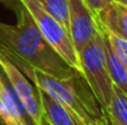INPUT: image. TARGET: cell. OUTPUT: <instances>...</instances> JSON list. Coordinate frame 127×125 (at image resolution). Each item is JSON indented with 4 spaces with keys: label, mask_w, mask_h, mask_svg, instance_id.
Masks as SVG:
<instances>
[{
    "label": "cell",
    "mask_w": 127,
    "mask_h": 125,
    "mask_svg": "<svg viewBox=\"0 0 127 125\" xmlns=\"http://www.w3.org/2000/svg\"><path fill=\"white\" fill-rule=\"evenodd\" d=\"M15 15L17 16L16 25L0 22V54L21 72L35 69L57 79L72 76L75 70L43 38L35 20L22 2Z\"/></svg>",
    "instance_id": "cell-1"
},
{
    "label": "cell",
    "mask_w": 127,
    "mask_h": 125,
    "mask_svg": "<svg viewBox=\"0 0 127 125\" xmlns=\"http://www.w3.org/2000/svg\"><path fill=\"white\" fill-rule=\"evenodd\" d=\"M22 74L57 101L78 125H111L106 110L94 96L83 74L75 71L67 79H57L35 69Z\"/></svg>",
    "instance_id": "cell-2"
},
{
    "label": "cell",
    "mask_w": 127,
    "mask_h": 125,
    "mask_svg": "<svg viewBox=\"0 0 127 125\" xmlns=\"http://www.w3.org/2000/svg\"><path fill=\"white\" fill-rule=\"evenodd\" d=\"M78 56L85 81L99 103L104 109H106L112 96L114 83L109 74L104 31L89 42L78 53Z\"/></svg>",
    "instance_id": "cell-3"
},
{
    "label": "cell",
    "mask_w": 127,
    "mask_h": 125,
    "mask_svg": "<svg viewBox=\"0 0 127 125\" xmlns=\"http://www.w3.org/2000/svg\"><path fill=\"white\" fill-rule=\"evenodd\" d=\"M35 20L40 32L47 43L58 53V55L75 71L82 74L78 52L75 50L69 32L51 15H48L36 0H20Z\"/></svg>",
    "instance_id": "cell-4"
},
{
    "label": "cell",
    "mask_w": 127,
    "mask_h": 125,
    "mask_svg": "<svg viewBox=\"0 0 127 125\" xmlns=\"http://www.w3.org/2000/svg\"><path fill=\"white\" fill-rule=\"evenodd\" d=\"M0 66L6 75L10 85L17 94L22 107L31 118L33 125H41L43 120V109L40 99L38 88L30 81L11 61L0 54Z\"/></svg>",
    "instance_id": "cell-5"
},
{
    "label": "cell",
    "mask_w": 127,
    "mask_h": 125,
    "mask_svg": "<svg viewBox=\"0 0 127 125\" xmlns=\"http://www.w3.org/2000/svg\"><path fill=\"white\" fill-rule=\"evenodd\" d=\"M69 2V35L75 50L79 53L102 28L96 15L84 0H68Z\"/></svg>",
    "instance_id": "cell-6"
},
{
    "label": "cell",
    "mask_w": 127,
    "mask_h": 125,
    "mask_svg": "<svg viewBox=\"0 0 127 125\" xmlns=\"http://www.w3.org/2000/svg\"><path fill=\"white\" fill-rule=\"evenodd\" d=\"M0 123L2 125H33L17 94L0 66Z\"/></svg>",
    "instance_id": "cell-7"
},
{
    "label": "cell",
    "mask_w": 127,
    "mask_h": 125,
    "mask_svg": "<svg viewBox=\"0 0 127 125\" xmlns=\"http://www.w3.org/2000/svg\"><path fill=\"white\" fill-rule=\"evenodd\" d=\"M96 17L102 30L127 41V6L114 0Z\"/></svg>",
    "instance_id": "cell-8"
},
{
    "label": "cell",
    "mask_w": 127,
    "mask_h": 125,
    "mask_svg": "<svg viewBox=\"0 0 127 125\" xmlns=\"http://www.w3.org/2000/svg\"><path fill=\"white\" fill-rule=\"evenodd\" d=\"M38 88V87H37ZM40 99L43 109V118L51 125H78L70 114L51 96L38 88Z\"/></svg>",
    "instance_id": "cell-9"
},
{
    "label": "cell",
    "mask_w": 127,
    "mask_h": 125,
    "mask_svg": "<svg viewBox=\"0 0 127 125\" xmlns=\"http://www.w3.org/2000/svg\"><path fill=\"white\" fill-rule=\"evenodd\" d=\"M105 45H106V58H107V66L111 81L127 96V69L122 64V61L117 58V55L114 53L106 38H105Z\"/></svg>",
    "instance_id": "cell-10"
},
{
    "label": "cell",
    "mask_w": 127,
    "mask_h": 125,
    "mask_svg": "<svg viewBox=\"0 0 127 125\" xmlns=\"http://www.w3.org/2000/svg\"><path fill=\"white\" fill-rule=\"evenodd\" d=\"M105 110L110 122L117 125H127V96L115 85L110 103Z\"/></svg>",
    "instance_id": "cell-11"
},
{
    "label": "cell",
    "mask_w": 127,
    "mask_h": 125,
    "mask_svg": "<svg viewBox=\"0 0 127 125\" xmlns=\"http://www.w3.org/2000/svg\"><path fill=\"white\" fill-rule=\"evenodd\" d=\"M43 10L57 20L67 31L69 27V2L68 0H36ZM69 32V31H68Z\"/></svg>",
    "instance_id": "cell-12"
},
{
    "label": "cell",
    "mask_w": 127,
    "mask_h": 125,
    "mask_svg": "<svg viewBox=\"0 0 127 125\" xmlns=\"http://www.w3.org/2000/svg\"><path fill=\"white\" fill-rule=\"evenodd\" d=\"M104 31V35H105V38L107 43L110 44L111 49L114 50V53L117 55V58L122 61V64L125 65V68L127 69V41L125 39H121L109 32H106L105 30Z\"/></svg>",
    "instance_id": "cell-13"
},
{
    "label": "cell",
    "mask_w": 127,
    "mask_h": 125,
    "mask_svg": "<svg viewBox=\"0 0 127 125\" xmlns=\"http://www.w3.org/2000/svg\"><path fill=\"white\" fill-rule=\"evenodd\" d=\"M86 5L91 9V11L97 15L99 12H101L109 4H111L114 0H84Z\"/></svg>",
    "instance_id": "cell-14"
},
{
    "label": "cell",
    "mask_w": 127,
    "mask_h": 125,
    "mask_svg": "<svg viewBox=\"0 0 127 125\" xmlns=\"http://www.w3.org/2000/svg\"><path fill=\"white\" fill-rule=\"evenodd\" d=\"M1 4H4L7 9L12 10L14 12H16V10L21 6V1L20 0H0Z\"/></svg>",
    "instance_id": "cell-15"
},
{
    "label": "cell",
    "mask_w": 127,
    "mask_h": 125,
    "mask_svg": "<svg viewBox=\"0 0 127 125\" xmlns=\"http://www.w3.org/2000/svg\"><path fill=\"white\" fill-rule=\"evenodd\" d=\"M115 1H117V2H120V4H122V5L127 6V0H115Z\"/></svg>",
    "instance_id": "cell-16"
},
{
    "label": "cell",
    "mask_w": 127,
    "mask_h": 125,
    "mask_svg": "<svg viewBox=\"0 0 127 125\" xmlns=\"http://www.w3.org/2000/svg\"><path fill=\"white\" fill-rule=\"evenodd\" d=\"M41 125H51V124H49V123H48V122H47L44 118H43V120H42V123H41Z\"/></svg>",
    "instance_id": "cell-17"
},
{
    "label": "cell",
    "mask_w": 127,
    "mask_h": 125,
    "mask_svg": "<svg viewBox=\"0 0 127 125\" xmlns=\"http://www.w3.org/2000/svg\"><path fill=\"white\" fill-rule=\"evenodd\" d=\"M110 124H111V125H117L116 123H114V122H110Z\"/></svg>",
    "instance_id": "cell-18"
}]
</instances>
